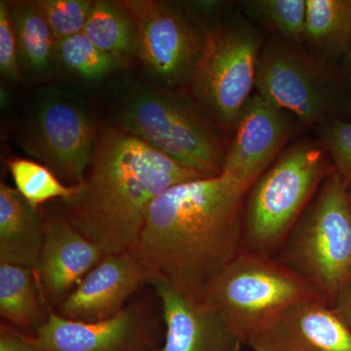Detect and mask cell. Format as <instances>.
Masks as SVG:
<instances>
[{
    "label": "cell",
    "mask_w": 351,
    "mask_h": 351,
    "mask_svg": "<svg viewBox=\"0 0 351 351\" xmlns=\"http://www.w3.org/2000/svg\"><path fill=\"white\" fill-rule=\"evenodd\" d=\"M246 193L221 175L172 186L147 208L132 255L152 277L191 301H204L215 279L243 249Z\"/></svg>",
    "instance_id": "6da1fadb"
},
{
    "label": "cell",
    "mask_w": 351,
    "mask_h": 351,
    "mask_svg": "<svg viewBox=\"0 0 351 351\" xmlns=\"http://www.w3.org/2000/svg\"><path fill=\"white\" fill-rule=\"evenodd\" d=\"M204 177L128 132L104 126L80 191L63 201L66 219L106 255L131 253L152 201Z\"/></svg>",
    "instance_id": "7a4b0ae2"
},
{
    "label": "cell",
    "mask_w": 351,
    "mask_h": 351,
    "mask_svg": "<svg viewBox=\"0 0 351 351\" xmlns=\"http://www.w3.org/2000/svg\"><path fill=\"white\" fill-rule=\"evenodd\" d=\"M115 126L200 174H221L230 140L186 92L135 88L117 108Z\"/></svg>",
    "instance_id": "3957f363"
},
{
    "label": "cell",
    "mask_w": 351,
    "mask_h": 351,
    "mask_svg": "<svg viewBox=\"0 0 351 351\" xmlns=\"http://www.w3.org/2000/svg\"><path fill=\"white\" fill-rule=\"evenodd\" d=\"M335 172L317 138L289 145L245 196L243 249L276 257L321 184Z\"/></svg>",
    "instance_id": "277c9868"
},
{
    "label": "cell",
    "mask_w": 351,
    "mask_h": 351,
    "mask_svg": "<svg viewBox=\"0 0 351 351\" xmlns=\"http://www.w3.org/2000/svg\"><path fill=\"white\" fill-rule=\"evenodd\" d=\"M255 91L293 115L304 130L351 121V80L343 68L276 36L265 39Z\"/></svg>",
    "instance_id": "5b68a950"
},
{
    "label": "cell",
    "mask_w": 351,
    "mask_h": 351,
    "mask_svg": "<svg viewBox=\"0 0 351 351\" xmlns=\"http://www.w3.org/2000/svg\"><path fill=\"white\" fill-rule=\"evenodd\" d=\"M203 302L223 315L244 346L291 306L328 304L313 284L276 257L245 249L215 279Z\"/></svg>",
    "instance_id": "8992f818"
},
{
    "label": "cell",
    "mask_w": 351,
    "mask_h": 351,
    "mask_svg": "<svg viewBox=\"0 0 351 351\" xmlns=\"http://www.w3.org/2000/svg\"><path fill=\"white\" fill-rule=\"evenodd\" d=\"M265 39L239 9L207 25L202 56L186 92L230 137L255 93Z\"/></svg>",
    "instance_id": "52a82bcc"
},
{
    "label": "cell",
    "mask_w": 351,
    "mask_h": 351,
    "mask_svg": "<svg viewBox=\"0 0 351 351\" xmlns=\"http://www.w3.org/2000/svg\"><path fill=\"white\" fill-rule=\"evenodd\" d=\"M332 302L351 279V207L337 172L321 184L276 256Z\"/></svg>",
    "instance_id": "ba28073f"
},
{
    "label": "cell",
    "mask_w": 351,
    "mask_h": 351,
    "mask_svg": "<svg viewBox=\"0 0 351 351\" xmlns=\"http://www.w3.org/2000/svg\"><path fill=\"white\" fill-rule=\"evenodd\" d=\"M137 32V57L154 85L186 89L199 63L207 24L188 3L159 0L117 1Z\"/></svg>",
    "instance_id": "9c48e42d"
},
{
    "label": "cell",
    "mask_w": 351,
    "mask_h": 351,
    "mask_svg": "<svg viewBox=\"0 0 351 351\" xmlns=\"http://www.w3.org/2000/svg\"><path fill=\"white\" fill-rule=\"evenodd\" d=\"M98 128L80 104L59 92L44 95L19 134L21 147L69 186L82 184Z\"/></svg>",
    "instance_id": "30bf717a"
},
{
    "label": "cell",
    "mask_w": 351,
    "mask_h": 351,
    "mask_svg": "<svg viewBox=\"0 0 351 351\" xmlns=\"http://www.w3.org/2000/svg\"><path fill=\"white\" fill-rule=\"evenodd\" d=\"M302 130L293 115L255 91L240 113L221 175L248 193Z\"/></svg>",
    "instance_id": "8fae6325"
},
{
    "label": "cell",
    "mask_w": 351,
    "mask_h": 351,
    "mask_svg": "<svg viewBox=\"0 0 351 351\" xmlns=\"http://www.w3.org/2000/svg\"><path fill=\"white\" fill-rule=\"evenodd\" d=\"M162 304L165 341L156 351H241L243 341L215 307L184 297L159 277L149 282Z\"/></svg>",
    "instance_id": "7c38bea8"
},
{
    "label": "cell",
    "mask_w": 351,
    "mask_h": 351,
    "mask_svg": "<svg viewBox=\"0 0 351 351\" xmlns=\"http://www.w3.org/2000/svg\"><path fill=\"white\" fill-rule=\"evenodd\" d=\"M152 274L131 253L112 254L97 265L62 302L63 316L83 322L110 319Z\"/></svg>",
    "instance_id": "4fadbf2b"
},
{
    "label": "cell",
    "mask_w": 351,
    "mask_h": 351,
    "mask_svg": "<svg viewBox=\"0 0 351 351\" xmlns=\"http://www.w3.org/2000/svg\"><path fill=\"white\" fill-rule=\"evenodd\" d=\"M246 346L253 351H351V331L326 302H302Z\"/></svg>",
    "instance_id": "5bb4252c"
},
{
    "label": "cell",
    "mask_w": 351,
    "mask_h": 351,
    "mask_svg": "<svg viewBox=\"0 0 351 351\" xmlns=\"http://www.w3.org/2000/svg\"><path fill=\"white\" fill-rule=\"evenodd\" d=\"M105 257L100 246L66 219H55L46 223L43 250L34 270L41 290L53 301L63 302Z\"/></svg>",
    "instance_id": "9a60e30c"
},
{
    "label": "cell",
    "mask_w": 351,
    "mask_h": 351,
    "mask_svg": "<svg viewBox=\"0 0 351 351\" xmlns=\"http://www.w3.org/2000/svg\"><path fill=\"white\" fill-rule=\"evenodd\" d=\"M31 339L40 351H143L142 332L129 309L97 322L69 319L49 311Z\"/></svg>",
    "instance_id": "2e32d148"
},
{
    "label": "cell",
    "mask_w": 351,
    "mask_h": 351,
    "mask_svg": "<svg viewBox=\"0 0 351 351\" xmlns=\"http://www.w3.org/2000/svg\"><path fill=\"white\" fill-rule=\"evenodd\" d=\"M46 223L16 189L0 184V263L34 269L45 237Z\"/></svg>",
    "instance_id": "e0dca14e"
},
{
    "label": "cell",
    "mask_w": 351,
    "mask_h": 351,
    "mask_svg": "<svg viewBox=\"0 0 351 351\" xmlns=\"http://www.w3.org/2000/svg\"><path fill=\"white\" fill-rule=\"evenodd\" d=\"M351 46V0H306L304 47L341 66Z\"/></svg>",
    "instance_id": "ac0fdd59"
},
{
    "label": "cell",
    "mask_w": 351,
    "mask_h": 351,
    "mask_svg": "<svg viewBox=\"0 0 351 351\" xmlns=\"http://www.w3.org/2000/svg\"><path fill=\"white\" fill-rule=\"evenodd\" d=\"M21 66L36 78L49 77L57 62L58 40L36 1L8 2Z\"/></svg>",
    "instance_id": "d6986e66"
},
{
    "label": "cell",
    "mask_w": 351,
    "mask_h": 351,
    "mask_svg": "<svg viewBox=\"0 0 351 351\" xmlns=\"http://www.w3.org/2000/svg\"><path fill=\"white\" fill-rule=\"evenodd\" d=\"M83 34L121 66L137 57L135 25L117 1H93Z\"/></svg>",
    "instance_id": "ffe728a7"
},
{
    "label": "cell",
    "mask_w": 351,
    "mask_h": 351,
    "mask_svg": "<svg viewBox=\"0 0 351 351\" xmlns=\"http://www.w3.org/2000/svg\"><path fill=\"white\" fill-rule=\"evenodd\" d=\"M34 269L0 263V314L21 329L41 325L40 287Z\"/></svg>",
    "instance_id": "44dd1931"
},
{
    "label": "cell",
    "mask_w": 351,
    "mask_h": 351,
    "mask_svg": "<svg viewBox=\"0 0 351 351\" xmlns=\"http://www.w3.org/2000/svg\"><path fill=\"white\" fill-rule=\"evenodd\" d=\"M240 12L256 27L304 47L306 0H243Z\"/></svg>",
    "instance_id": "7402d4cb"
},
{
    "label": "cell",
    "mask_w": 351,
    "mask_h": 351,
    "mask_svg": "<svg viewBox=\"0 0 351 351\" xmlns=\"http://www.w3.org/2000/svg\"><path fill=\"white\" fill-rule=\"evenodd\" d=\"M4 161L12 176L16 189L32 207L38 209L40 205L56 198L68 200L80 191V184L66 186L43 164L18 157Z\"/></svg>",
    "instance_id": "603a6c76"
},
{
    "label": "cell",
    "mask_w": 351,
    "mask_h": 351,
    "mask_svg": "<svg viewBox=\"0 0 351 351\" xmlns=\"http://www.w3.org/2000/svg\"><path fill=\"white\" fill-rule=\"evenodd\" d=\"M57 60L73 75L85 80H99L121 68L101 52L83 32L58 43Z\"/></svg>",
    "instance_id": "cb8c5ba5"
},
{
    "label": "cell",
    "mask_w": 351,
    "mask_h": 351,
    "mask_svg": "<svg viewBox=\"0 0 351 351\" xmlns=\"http://www.w3.org/2000/svg\"><path fill=\"white\" fill-rule=\"evenodd\" d=\"M58 43L83 32L91 11V0H36Z\"/></svg>",
    "instance_id": "d4e9b609"
},
{
    "label": "cell",
    "mask_w": 351,
    "mask_h": 351,
    "mask_svg": "<svg viewBox=\"0 0 351 351\" xmlns=\"http://www.w3.org/2000/svg\"><path fill=\"white\" fill-rule=\"evenodd\" d=\"M316 138L331 157L337 174L351 188V121L334 120L314 130Z\"/></svg>",
    "instance_id": "484cf974"
},
{
    "label": "cell",
    "mask_w": 351,
    "mask_h": 351,
    "mask_svg": "<svg viewBox=\"0 0 351 351\" xmlns=\"http://www.w3.org/2000/svg\"><path fill=\"white\" fill-rule=\"evenodd\" d=\"M0 73L12 82L21 80V64L17 40L10 8L7 1H0Z\"/></svg>",
    "instance_id": "4316f807"
},
{
    "label": "cell",
    "mask_w": 351,
    "mask_h": 351,
    "mask_svg": "<svg viewBox=\"0 0 351 351\" xmlns=\"http://www.w3.org/2000/svg\"><path fill=\"white\" fill-rule=\"evenodd\" d=\"M0 351H40L31 338L1 327L0 330Z\"/></svg>",
    "instance_id": "83f0119b"
},
{
    "label": "cell",
    "mask_w": 351,
    "mask_h": 351,
    "mask_svg": "<svg viewBox=\"0 0 351 351\" xmlns=\"http://www.w3.org/2000/svg\"><path fill=\"white\" fill-rule=\"evenodd\" d=\"M331 306L351 331V279L350 282L341 289Z\"/></svg>",
    "instance_id": "f1b7e54d"
},
{
    "label": "cell",
    "mask_w": 351,
    "mask_h": 351,
    "mask_svg": "<svg viewBox=\"0 0 351 351\" xmlns=\"http://www.w3.org/2000/svg\"><path fill=\"white\" fill-rule=\"evenodd\" d=\"M341 68L346 73V75L350 77L351 80V46L350 51H348V55H346L345 60H343V64H341Z\"/></svg>",
    "instance_id": "f546056e"
},
{
    "label": "cell",
    "mask_w": 351,
    "mask_h": 351,
    "mask_svg": "<svg viewBox=\"0 0 351 351\" xmlns=\"http://www.w3.org/2000/svg\"><path fill=\"white\" fill-rule=\"evenodd\" d=\"M0 101H1L2 107H7L10 103V95L3 88L0 90Z\"/></svg>",
    "instance_id": "4dcf8cb0"
},
{
    "label": "cell",
    "mask_w": 351,
    "mask_h": 351,
    "mask_svg": "<svg viewBox=\"0 0 351 351\" xmlns=\"http://www.w3.org/2000/svg\"><path fill=\"white\" fill-rule=\"evenodd\" d=\"M348 200H350V204L351 207V188L348 189Z\"/></svg>",
    "instance_id": "1f68e13d"
}]
</instances>
